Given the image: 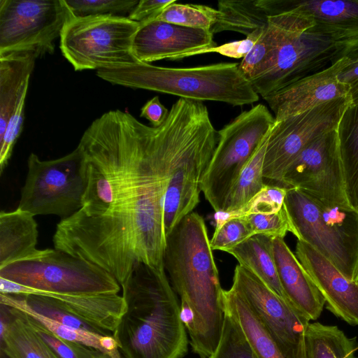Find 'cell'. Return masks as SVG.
<instances>
[{
	"instance_id": "bcb514c9",
	"label": "cell",
	"mask_w": 358,
	"mask_h": 358,
	"mask_svg": "<svg viewBox=\"0 0 358 358\" xmlns=\"http://www.w3.org/2000/svg\"><path fill=\"white\" fill-rule=\"evenodd\" d=\"M94 358H122L119 350L115 352L112 355L98 350Z\"/></svg>"
},
{
	"instance_id": "e0dca14e",
	"label": "cell",
	"mask_w": 358,
	"mask_h": 358,
	"mask_svg": "<svg viewBox=\"0 0 358 358\" xmlns=\"http://www.w3.org/2000/svg\"><path fill=\"white\" fill-rule=\"evenodd\" d=\"M295 255L324 296L327 309L349 324L358 325V284L301 240H297Z\"/></svg>"
},
{
	"instance_id": "d4e9b609",
	"label": "cell",
	"mask_w": 358,
	"mask_h": 358,
	"mask_svg": "<svg viewBox=\"0 0 358 358\" xmlns=\"http://www.w3.org/2000/svg\"><path fill=\"white\" fill-rule=\"evenodd\" d=\"M8 308L10 318L0 338L1 352L8 358H59L36 333L23 311Z\"/></svg>"
},
{
	"instance_id": "7a4b0ae2",
	"label": "cell",
	"mask_w": 358,
	"mask_h": 358,
	"mask_svg": "<svg viewBox=\"0 0 358 358\" xmlns=\"http://www.w3.org/2000/svg\"><path fill=\"white\" fill-rule=\"evenodd\" d=\"M121 287L126 308L113 336L124 357H183L187 330L165 269L136 263Z\"/></svg>"
},
{
	"instance_id": "d6a6232c",
	"label": "cell",
	"mask_w": 358,
	"mask_h": 358,
	"mask_svg": "<svg viewBox=\"0 0 358 358\" xmlns=\"http://www.w3.org/2000/svg\"><path fill=\"white\" fill-rule=\"evenodd\" d=\"M217 10L200 4H180L177 1L167 6L155 20L180 26L210 29L215 24Z\"/></svg>"
},
{
	"instance_id": "3957f363",
	"label": "cell",
	"mask_w": 358,
	"mask_h": 358,
	"mask_svg": "<svg viewBox=\"0 0 358 358\" xmlns=\"http://www.w3.org/2000/svg\"><path fill=\"white\" fill-rule=\"evenodd\" d=\"M164 171L166 238L200 202L201 183L218 142L203 102L179 99L166 119Z\"/></svg>"
},
{
	"instance_id": "1f68e13d",
	"label": "cell",
	"mask_w": 358,
	"mask_h": 358,
	"mask_svg": "<svg viewBox=\"0 0 358 358\" xmlns=\"http://www.w3.org/2000/svg\"><path fill=\"white\" fill-rule=\"evenodd\" d=\"M35 313L64 325L101 335L108 331L97 327L71 313L54 299L38 294H17Z\"/></svg>"
},
{
	"instance_id": "603a6c76",
	"label": "cell",
	"mask_w": 358,
	"mask_h": 358,
	"mask_svg": "<svg viewBox=\"0 0 358 358\" xmlns=\"http://www.w3.org/2000/svg\"><path fill=\"white\" fill-rule=\"evenodd\" d=\"M273 238L255 234L229 250L228 253L236 259L239 265L254 273L273 292L288 302L277 271Z\"/></svg>"
},
{
	"instance_id": "8992f818",
	"label": "cell",
	"mask_w": 358,
	"mask_h": 358,
	"mask_svg": "<svg viewBox=\"0 0 358 358\" xmlns=\"http://www.w3.org/2000/svg\"><path fill=\"white\" fill-rule=\"evenodd\" d=\"M277 15L287 27L286 37L273 67L251 82L263 99L328 67L345 50L312 17L293 9Z\"/></svg>"
},
{
	"instance_id": "8d00e7d4",
	"label": "cell",
	"mask_w": 358,
	"mask_h": 358,
	"mask_svg": "<svg viewBox=\"0 0 358 358\" xmlns=\"http://www.w3.org/2000/svg\"><path fill=\"white\" fill-rule=\"evenodd\" d=\"M71 14L76 17L89 15H119L130 13L138 0H64Z\"/></svg>"
},
{
	"instance_id": "74e56055",
	"label": "cell",
	"mask_w": 358,
	"mask_h": 358,
	"mask_svg": "<svg viewBox=\"0 0 358 358\" xmlns=\"http://www.w3.org/2000/svg\"><path fill=\"white\" fill-rule=\"evenodd\" d=\"M24 314L36 333L59 358H94L98 352L96 349L58 337L36 319L26 313Z\"/></svg>"
},
{
	"instance_id": "f546056e",
	"label": "cell",
	"mask_w": 358,
	"mask_h": 358,
	"mask_svg": "<svg viewBox=\"0 0 358 358\" xmlns=\"http://www.w3.org/2000/svg\"><path fill=\"white\" fill-rule=\"evenodd\" d=\"M271 131L242 168L228 190L219 213H229L240 209L265 185L263 164Z\"/></svg>"
},
{
	"instance_id": "7402d4cb",
	"label": "cell",
	"mask_w": 358,
	"mask_h": 358,
	"mask_svg": "<svg viewBox=\"0 0 358 358\" xmlns=\"http://www.w3.org/2000/svg\"><path fill=\"white\" fill-rule=\"evenodd\" d=\"M276 9L278 14L293 9L312 17L318 24L358 33V0H277Z\"/></svg>"
},
{
	"instance_id": "c3c4849f",
	"label": "cell",
	"mask_w": 358,
	"mask_h": 358,
	"mask_svg": "<svg viewBox=\"0 0 358 358\" xmlns=\"http://www.w3.org/2000/svg\"><path fill=\"white\" fill-rule=\"evenodd\" d=\"M356 282L357 283L358 282V270H357V273Z\"/></svg>"
},
{
	"instance_id": "ac0fdd59",
	"label": "cell",
	"mask_w": 358,
	"mask_h": 358,
	"mask_svg": "<svg viewBox=\"0 0 358 358\" xmlns=\"http://www.w3.org/2000/svg\"><path fill=\"white\" fill-rule=\"evenodd\" d=\"M0 293L4 294H38L51 297L83 320L107 331H114L126 306L117 293L67 294L36 292L0 278Z\"/></svg>"
},
{
	"instance_id": "277c9868",
	"label": "cell",
	"mask_w": 358,
	"mask_h": 358,
	"mask_svg": "<svg viewBox=\"0 0 358 358\" xmlns=\"http://www.w3.org/2000/svg\"><path fill=\"white\" fill-rule=\"evenodd\" d=\"M239 63L169 68L135 63L100 69L96 76L113 85L169 94L202 102L234 106L252 104L259 95L239 70Z\"/></svg>"
},
{
	"instance_id": "ba28073f",
	"label": "cell",
	"mask_w": 358,
	"mask_h": 358,
	"mask_svg": "<svg viewBox=\"0 0 358 358\" xmlns=\"http://www.w3.org/2000/svg\"><path fill=\"white\" fill-rule=\"evenodd\" d=\"M0 278L28 289L67 294L117 293L120 285L99 266L57 249L0 268Z\"/></svg>"
},
{
	"instance_id": "b9f144b4",
	"label": "cell",
	"mask_w": 358,
	"mask_h": 358,
	"mask_svg": "<svg viewBox=\"0 0 358 358\" xmlns=\"http://www.w3.org/2000/svg\"><path fill=\"white\" fill-rule=\"evenodd\" d=\"M176 0H141L128 17L141 25L155 20L162 10Z\"/></svg>"
},
{
	"instance_id": "484cf974",
	"label": "cell",
	"mask_w": 358,
	"mask_h": 358,
	"mask_svg": "<svg viewBox=\"0 0 358 358\" xmlns=\"http://www.w3.org/2000/svg\"><path fill=\"white\" fill-rule=\"evenodd\" d=\"M336 131L347 196L358 210V101L346 107Z\"/></svg>"
},
{
	"instance_id": "9c48e42d",
	"label": "cell",
	"mask_w": 358,
	"mask_h": 358,
	"mask_svg": "<svg viewBox=\"0 0 358 358\" xmlns=\"http://www.w3.org/2000/svg\"><path fill=\"white\" fill-rule=\"evenodd\" d=\"M275 122L268 108L259 103L217 131L218 142L201 183V192L216 213L221 211L228 190Z\"/></svg>"
},
{
	"instance_id": "4316f807",
	"label": "cell",
	"mask_w": 358,
	"mask_h": 358,
	"mask_svg": "<svg viewBox=\"0 0 358 358\" xmlns=\"http://www.w3.org/2000/svg\"><path fill=\"white\" fill-rule=\"evenodd\" d=\"M287 27L278 15L268 17V24L251 50L239 63L242 75L250 83L273 66Z\"/></svg>"
},
{
	"instance_id": "f1b7e54d",
	"label": "cell",
	"mask_w": 358,
	"mask_h": 358,
	"mask_svg": "<svg viewBox=\"0 0 358 358\" xmlns=\"http://www.w3.org/2000/svg\"><path fill=\"white\" fill-rule=\"evenodd\" d=\"M358 342L338 327L309 323L305 334L306 358H358Z\"/></svg>"
},
{
	"instance_id": "d6986e66",
	"label": "cell",
	"mask_w": 358,
	"mask_h": 358,
	"mask_svg": "<svg viewBox=\"0 0 358 358\" xmlns=\"http://www.w3.org/2000/svg\"><path fill=\"white\" fill-rule=\"evenodd\" d=\"M279 280L288 302L310 320L317 319L325 299L282 238H273Z\"/></svg>"
},
{
	"instance_id": "cb8c5ba5",
	"label": "cell",
	"mask_w": 358,
	"mask_h": 358,
	"mask_svg": "<svg viewBox=\"0 0 358 358\" xmlns=\"http://www.w3.org/2000/svg\"><path fill=\"white\" fill-rule=\"evenodd\" d=\"M222 300L224 312L239 325L256 358H285L239 293L232 287L228 290L223 289Z\"/></svg>"
},
{
	"instance_id": "f6af8a7d",
	"label": "cell",
	"mask_w": 358,
	"mask_h": 358,
	"mask_svg": "<svg viewBox=\"0 0 358 358\" xmlns=\"http://www.w3.org/2000/svg\"><path fill=\"white\" fill-rule=\"evenodd\" d=\"M100 345L103 352L112 355L113 352L118 350V344L113 336L104 335L100 339Z\"/></svg>"
},
{
	"instance_id": "4dcf8cb0",
	"label": "cell",
	"mask_w": 358,
	"mask_h": 358,
	"mask_svg": "<svg viewBox=\"0 0 358 358\" xmlns=\"http://www.w3.org/2000/svg\"><path fill=\"white\" fill-rule=\"evenodd\" d=\"M0 303L19 309L41 323L55 335L63 339L78 343L103 352L100 345L102 336L87 331L64 325L55 320L42 316L29 308L19 295L0 293Z\"/></svg>"
},
{
	"instance_id": "ffe728a7",
	"label": "cell",
	"mask_w": 358,
	"mask_h": 358,
	"mask_svg": "<svg viewBox=\"0 0 358 358\" xmlns=\"http://www.w3.org/2000/svg\"><path fill=\"white\" fill-rule=\"evenodd\" d=\"M38 224L31 213L16 208L0 213V268L36 255Z\"/></svg>"
},
{
	"instance_id": "f35d334b",
	"label": "cell",
	"mask_w": 358,
	"mask_h": 358,
	"mask_svg": "<svg viewBox=\"0 0 358 358\" xmlns=\"http://www.w3.org/2000/svg\"><path fill=\"white\" fill-rule=\"evenodd\" d=\"M243 217L254 235L262 234L272 238H282L288 232L294 234L292 226L284 207L276 213L254 214Z\"/></svg>"
},
{
	"instance_id": "e575fe53",
	"label": "cell",
	"mask_w": 358,
	"mask_h": 358,
	"mask_svg": "<svg viewBox=\"0 0 358 358\" xmlns=\"http://www.w3.org/2000/svg\"><path fill=\"white\" fill-rule=\"evenodd\" d=\"M207 358H256L241 327L227 313L220 342Z\"/></svg>"
},
{
	"instance_id": "836d02e7",
	"label": "cell",
	"mask_w": 358,
	"mask_h": 358,
	"mask_svg": "<svg viewBox=\"0 0 358 358\" xmlns=\"http://www.w3.org/2000/svg\"><path fill=\"white\" fill-rule=\"evenodd\" d=\"M253 235L250 226L243 217L218 215L210 244L213 250L228 252Z\"/></svg>"
},
{
	"instance_id": "7bdbcfd3",
	"label": "cell",
	"mask_w": 358,
	"mask_h": 358,
	"mask_svg": "<svg viewBox=\"0 0 358 358\" xmlns=\"http://www.w3.org/2000/svg\"><path fill=\"white\" fill-rule=\"evenodd\" d=\"M169 110L160 102L158 96L148 101L141 109L140 116L147 119L152 125L157 127L166 120Z\"/></svg>"
},
{
	"instance_id": "83f0119b",
	"label": "cell",
	"mask_w": 358,
	"mask_h": 358,
	"mask_svg": "<svg viewBox=\"0 0 358 358\" xmlns=\"http://www.w3.org/2000/svg\"><path fill=\"white\" fill-rule=\"evenodd\" d=\"M217 16L210 29L213 34L224 31L239 32L248 36L268 24V15L260 0L220 1Z\"/></svg>"
},
{
	"instance_id": "5b68a950",
	"label": "cell",
	"mask_w": 358,
	"mask_h": 358,
	"mask_svg": "<svg viewBox=\"0 0 358 358\" xmlns=\"http://www.w3.org/2000/svg\"><path fill=\"white\" fill-rule=\"evenodd\" d=\"M284 207L297 240L327 258L348 280L358 270V210L324 205L296 188H289Z\"/></svg>"
},
{
	"instance_id": "44dd1931",
	"label": "cell",
	"mask_w": 358,
	"mask_h": 358,
	"mask_svg": "<svg viewBox=\"0 0 358 358\" xmlns=\"http://www.w3.org/2000/svg\"><path fill=\"white\" fill-rule=\"evenodd\" d=\"M36 59L33 53L0 56V137L20 100L27 93Z\"/></svg>"
},
{
	"instance_id": "9a60e30c",
	"label": "cell",
	"mask_w": 358,
	"mask_h": 358,
	"mask_svg": "<svg viewBox=\"0 0 358 358\" xmlns=\"http://www.w3.org/2000/svg\"><path fill=\"white\" fill-rule=\"evenodd\" d=\"M351 63L343 56L328 67L284 87L264 99L275 122L303 113L328 101L349 96L350 86L338 80L339 73Z\"/></svg>"
},
{
	"instance_id": "2e32d148",
	"label": "cell",
	"mask_w": 358,
	"mask_h": 358,
	"mask_svg": "<svg viewBox=\"0 0 358 358\" xmlns=\"http://www.w3.org/2000/svg\"><path fill=\"white\" fill-rule=\"evenodd\" d=\"M210 29L191 28L154 20L141 24L133 42V54L140 63L176 60L192 52L216 46Z\"/></svg>"
},
{
	"instance_id": "52a82bcc",
	"label": "cell",
	"mask_w": 358,
	"mask_h": 358,
	"mask_svg": "<svg viewBox=\"0 0 358 358\" xmlns=\"http://www.w3.org/2000/svg\"><path fill=\"white\" fill-rule=\"evenodd\" d=\"M140 27L125 16L72 15L62 29L59 48L75 71L138 63L132 47Z\"/></svg>"
},
{
	"instance_id": "ab89813d",
	"label": "cell",
	"mask_w": 358,
	"mask_h": 358,
	"mask_svg": "<svg viewBox=\"0 0 358 358\" xmlns=\"http://www.w3.org/2000/svg\"><path fill=\"white\" fill-rule=\"evenodd\" d=\"M27 94H24L20 100L17 108L8 122L3 136L0 137L1 173H2L8 164L12 155L14 145L20 135L22 129Z\"/></svg>"
},
{
	"instance_id": "60d3db41",
	"label": "cell",
	"mask_w": 358,
	"mask_h": 358,
	"mask_svg": "<svg viewBox=\"0 0 358 358\" xmlns=\"http://www.w3.org/2000/svg\"><path fill=\"white\" fill-rule=\"evenodd\" d=\"M264 27L255 30L254 32L246 36L245 39L229 42L205 50H198L188 54L186 57L205 53L217 52L223 56L231 58H243L251 50L253 45L261 36Z\"/></svg>"
},
{
	"instance_id": "d590c367",
	"label": "cell",
	"mask_w": 358,
	"mask_h": 358,
	"mask_svg": "<svg viewBox=\"0 0 358 358\" xmlns=\"http://www.w3.org/2000/svg\"><path fill=\"white\" fill-rule=\"evenodd\" d=\"M288 189L283 187L266 183L264 187L240 209L229 213H217L227 217L276 213L283 207Z\"/></svg>"
},
{
	"instance_id": "7dc6e473",
	"label": "cell",
	"mask_w": 358,
	"mask_h": 358,
	"mask_svg": "<svg viewBox=\"0 0 358 358\" xmlns=\"http://www.w3.org/2000/svg\"><path fill=\"white\" fill-rule=\"evenodd\" d=\"M349 96L352 102L358 101V82L350 87Z\"/></svg>"
},
{
	"instance_id": "7c38bea8",
	"label": "cell",
	"mask_w": 358,
	"mask_h": 358,
	"mask_svg": "<svg viewBox=\"0 0 358 358\" xmlns=\"http://www.w3.org/2000/svg\"><path fill=\"white\" fill-rule=\"evenodd\" d=\"M351 102L350 96L334 99L275 122L264 159V180L280 186L287 169L304 148L317 137L337 129Z\"/></svg>"
},
{
	"instance_id": "681fc988",
	"label": "cell",
	"mask_w": 358,
	"mask_h": 358,
	"mask_svg": "<svg viewBox=\"0 0 358 358\" xmlns=\"http://www.w3.org/2000/svg\"><path fill=\"white\" fill-rule=\"evenodd\" d=\"M357 284H358V282H357Z\"/></svg>"
},
{
	"instance_id": "4fadbf2b",
	"label": "cell",
	"mask_w": 358,
	"mask_h": 358,
	"mask_svg": "<svg viewBox=\"0 0 358 358\" xmlns=\"http://www.w3.org/2000/svg\"><path fill=\"white\" fill-rule=\"evenodd\" d=\"M336 129L304 148L287 169L280 187L298 189L324 205L353 208L346 194Z\"/></svg>"
},
{
	"instance_id": "ee69618b",
	"label": "cell",
	"mask_w": 358,
	"mask_h": 358,
	"mask_svg": "<svg viewBox=\"0 0 358 358\" xmlns=\"http://www.w3.org/2000/svg\"><path fill=\"white\" fill-rule=\"evenodd\" d=\"M350 58L351 63L338 75V80L350 87L358 82V41L351 44L343 53Z\"/></svg>"
},
{
	"instance_id": "6da1fadb",
	"label": "cell",
	"mask_w": 358,
	"mask_h": 358,
	"mask_svg": "<svg viewBox=\"0 0 358 358\" xmlns=\"http://www.w3.org/2000/svg\"><path fill=\"white\" fill-rule=\"evenodd\" d=\"M166 243L164 269L180 298L189 344L200 358H207L220 342L225 313L223 289L203 217L196 212L185 216Z\"/></svg>"
},
{
	"instance_id": "5bb4252c",
	"label": "cell",
	"mask_w": 358,
	"mask_h": 358,
	"mask_svg": "<svg viewBox=\"0 0 358 358\" xmlns=\"http://www.w3.org/2000/svg\"><path fill=\"white\" fill-rule=\"evenodd\" d=\"M231 287L243 296L285 358H306L308 317L239 264Z\"/></svg>"
},
{
	"instance_id": "8fae6325",
	"label": "cell",
	"mask_w": 358,
	"mask_h": 358,
	"mask_svg": "<svg viewBox=\"0 0 358 358\" xmlns=\"http://www.w3.org/2000/svg\"><path fill=\"white\" fill-rule=\"evenodd\" d=\"M72 15L64 0H0V56L53 54Z\"/></svg>"
},
{
	"instance_id": "30bf717a",
	"label": "cell",
	"mask_w": 358,
	"mask_h": 358,
	"mask_svg": "<svg viewBox=\"0 0 358 358\" xmlns=\"http://www.w3.org/2000/svg\"><path fill=\"white\" fill-rule=\"evenodd\" d=\"M18 208L33 215H55L65 219L83 207L85 182L82 155L77 146L55 159L41 160L31 153Z\"/></svg>"
}]
</instances>
